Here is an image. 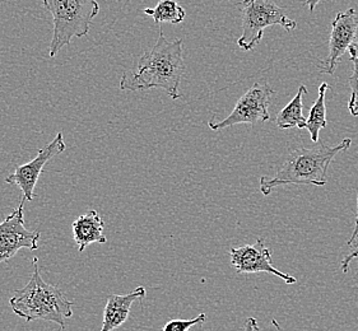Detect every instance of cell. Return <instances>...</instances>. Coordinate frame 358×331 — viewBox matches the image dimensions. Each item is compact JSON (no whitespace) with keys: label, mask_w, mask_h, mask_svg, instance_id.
Masks as SVG:
<instances>
[{"label":"cell","mask_w":358,"mask_h":331,"mask_svg":"<svg viewBox=\"0 0 358 331\" xmlns=\"http://www.w3.org/2000/svg\"><path fill=\"white\" fill-rule=\"evenodd\" d=\"M207 321V314H201L190 320H171L161 331H189L195 325L204 324Z\"/></svg>","instance_id":"16"},{"label":"cell","mask_w":358,"mask_h":331,"mask_svg":"<svg viewBox=\"0 0 358 331\" xmlns=\"http://www.w3.org/2000/svg\"><path fill=\"white\" fill-rule=\"evenodd\" d=\"M353 63V74L350 78V86H351V98L348 102V110L353 116H358V57L350 58Z\"/></svg>","instance_id":"17"},{"label":"cell","mask_w":358,"mask_h":331,"mask_svg":"<svg viewBox=\"0 0 358 331\" xmlns=\"http://www.w3.org/2000/svg\"><path fill=\"white\" fill-rule=\"evenodd\" d=\"M358 37V15L351 8L345 12H339L334 21L331 22V32L329 38V54L325 61H322L320 72L325 74H334L338 63L350 50L352 43Z\"/></svg>","instance_id":"10"},{"label":"cell","mask_w":358,"mask_h":331,"mask_svg":"<svg viewBox=\"0 0 358 331\" xmlns=\"http://www.w3.org/2000/svg\"><path fill=\"white\" fill-rule=\"evenodd\" d=\"M320 0H306V6H308L310 12H314L315 10L316 6L319 4Z\"/></svg>","instance_id":"22"},{"label":"cell","mask_w":358,"mask_h":331,"mask_svg":"<svg viewBox=\"0 0 358 331\" xmlns=\"http://www.w3.org/2000/svg\"><path fill=\"white\" fill-rule=\"evenodd\" d=\"M23 208L24 202L0 223V264L9 261L21 249H38L40 232L26 228Z\"/></svg>","instance_id":"7"},{"label":"cell","mask_w":358,"mask_h":331,"mask_svg":"<svg viewBox=\"0 0 358 331\" xmlns=\"http://www.w3.org/2000/svg\"><path fill=\"white\" fill-rule=\"evenodd\" d=\"M237 8L243 20V34L237 40L241 50H252L262 41L266 27L280 26L288 32L297 29V23L274 0H243Z\"/></svg>","instance_id":"5"},{"label":"cell","mask_w":358,"mask_h":331,"mask_svg":"<svg viewBox=\"0 0 358 331\" xmlns=\"http://www.w3.org/2000/svg\"><path fill=\"white\" fill-rule=\"evenodd\" d=\"M144 15H150L157 24L164 22L171 24H179L185 20L187 12L180 7L176 0H159L155 8H145Z\"/></svg>","instance_id":"15"},{"label":"cell","mask_w":358,"mask_h":331,"mask_svg":"<svg viewBox=\"0 0 358 331\" xmlns=\"http://www.w3.org/2000/svg\"><path fill=\"white\" fill-rule=\"evenodd\" d=\"M66 148L63 133H57V137L51 140L49 145H45L37 152V156L32 161H29L24 165L18 166L15 172L9 175L6 182L17 185L22 190L23 200H32L36 195L34 193L36 187L37 181L40 179L45 165L55 159L57 154L63 153Z\"/></svg>","instance_id":"9"},{"label":"cell","mask_w":358,"mask_h":331,"mask_svg":"<svg viewBox=\"0 0 358 331\" xmlns=\"http://www.w3.org/2000/svg\"><path fill=\"white\" fill-rule=\"evenodd\" d=\"M34 273L29 283L15 292L9 304L17 316L26 321H50L65 330V320L73 316L74 303L65 298L62 289L43 281L38 259L34 258Z\"/></svg>","instance_id":"3"},{"label":"cell","mask_w":358,"mask_h":331,"mask_svg":"<svg viewBox=\"0 0 358 331\" xmlns=\"http://www.w3.org/2000/svg\"><path fill=\"white\" fill-rule=\"evenodd\" d=\"M229 259L238 274L268 273L280 277L287 284H294L297 279L280 272L273 265L272 250L265 245L264 238H259L252 245L229 249Z\"/></svg>","instance_id":"8"},{"label":"cell","mask_w":358,"mask_h":331,"mask_svg":"<svg viewBox=\"0 0 358 331\" xmlns=\"http://www.w3.org/2000/svg\"><path fill=\"white\" fill-rule=\"evenodd\" d=\"M244 331H259V325L257 318H254V317L246 318Z\"/></svg>","instance_id":"19"},{"label":"cell","mask_w":358,"mask_h":331,"mask_svg":"<svg viewBox=\"0 0 358 331\" xmlns=\"http://www.w3.org/2000/svg\"><path fill=\"white\" fill-rule=\"evenodd\" d=\"M274 94L272 87L265 80L254 83L245 92L235 105V108L226 119L221 122H210L208 126L212 130L226 129L237 124H250L255 126L258 123L271 120L269 102Z\"/></svg>","instance_id":"6"},{"label":"cell","mask_w":358,"mask_h":331,"mask_svg":"<svg viewBox=\"0 0 358 331\" xmlns=\"http://www.w3.org/2000/svg\"><path fill=\"white\" fill-rule=\"evenodd\" d=\"M348 51H350V58L358 57V37L356 38V41L352 43V46Z\"/></svg>","instance_id":"21"},{"label":"cell","mask_w":358,"mask_h":331,"mask_svg":"<svg viewBox=\"0 0 358 331\" xmlns=\"http://www.w3.org/2000/svg\"><path fill=\"white\" fill-rule=\"evenodd\" d=\"M145 297V288L138 287L128 295H108L101 331H114L127 323L133 303Z\"/></svg>","instance_id":"11"},{"label":"cell","mask_w":358,"mask_h":331,"mask_svg":"<svg viewBox=\"0 0 358 331\" xmlns=\"http://www.w3.org/2000/svg\"><path fill=\"white\" fill-rule=\"evenodd\" d=\"M358 256V245L351 250V252L342 260V263H341V270L343 272L344 274L348 273V269H350V265H351L352 260L356 259Z\"/></svg>","instance_id":"18"},{"label":"cell","mask_w":358,"mask_h":331,"mask_svg":"<svg viewBox=\"0 0 358 331\" xmlns=\"http://www.w3.org/2000/svg\"><path fill=\"white\" fill-rule=\"evenodd\" d=\"M352 140L345 138L338 145H319L310 148H296L289 153L286 162L274 176H263L259 190L268 196L273 190L285 185H314L325 186L328 182V168L331 161L341 152L351 147Z\"/></svg>","instance_id":"2"},{"label":"cell","mask_w":358,"mask_h":331,"mask_svg":"<svg viewBox=\"0 0 358 331\" xmlns=\"http://www.w3.org/2000/svg\"><path fill=\"white\" fill-rule=\"evenodd\" d=\"M74 241L78 251L83 252L91 244H106L108 238L103 235L105 223L96 210H90L79 216L72 224Z\"/></svg>","instance_id":"12"},{"label":"cell","mask_w":358,"mask_h":331,"mask_svg":"<svg viewBox=\"0 0 358 331\" xmlns=\"http://www.w3.org/2000/svg\"><path fill=\"white\" fill-rule=\"evenodd\" d=\"M43 4L52 17L54 24L50 58H55L74 37L87 36L91 23L100 12L97 0H43Z\"/></svg>","instance_id":"4"},{"label":"cell","mask_w":358,"mask_h":331,"mask_svg":"<svg viewBox=\"0 0 358 331\" xmlns=\"http://www.w3.org/2000/svg\"><path fill=\"white\" fill-rule=\"evenodd\" d=\"M185 71L182 40L169 41L164 32L159 31L157 43L141 57L136 69L122 74L120 89L136 92L159 88L172 100H178L180 83Z\"/></svg>","instance_id":"1"},{"label":"cell","mask_w":358,"mask_h":331,"mask_svg":"<svg viewBox=\"0 0 358 331\" xmlns=\"http://www.w3.org/2000/svg\"><path fill=\"white\" fill-rule=\"evenodd\" d=\"M328 89H329L328 83H325V82L322 83V86L319 87L317 98L308 111L306 129H308L311 140L314 143H319L320 130L324 129L328 125V122H327V105H325V96H327Z\"/></svg>","instance_id":"14"},{"label":"cell","mask_w":358,"mask_h":331,"mask_svg":"<svg viewBox=\"0 0 358 331\" xmlns=\"http://www.w3.org/2000/svg\"><path fill=\"white\" fill-rule=\"evenodd\" d=\"M308 94V88L305 86L299 87L297 94L292 98V101L287 105L280 112H278L275 123L280 129H306L308 119L302 114L303 110V96Z\"/></svg>","instance_id":"13"},{"label":"cell","mask_w":358,"mask_h":331,"mask_svg":"<svg viewBox=\"0 0 358 331\" xmlns=\"http://www.w3.org/2000/svg\"><path fill=\"white\" fill-rule=\"evenodd\" d=\"M358 238V194H357V213H356V223H355V230H353V233H352L351 238L348 240V242H347V245L352 247V246L355 245V242L357 241Z\"/></svg>","instance_id":"20"}]
</instances>
